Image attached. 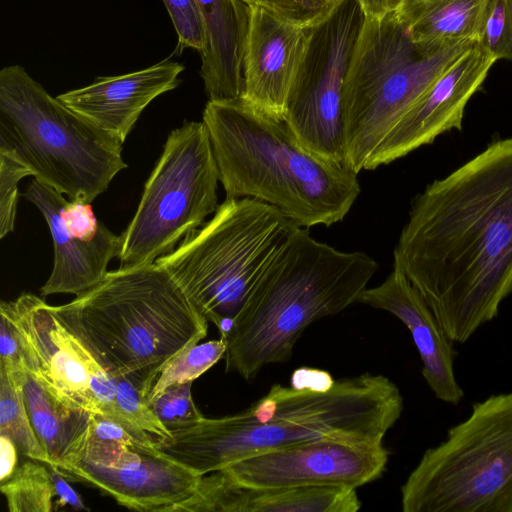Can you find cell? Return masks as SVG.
I'll return each mask as SVG.
<instances>
[{"instance_id":"6da1fadb","label":"cell","mask_w":512,"mask_h":512,"mask_svg":"<svg viewBox=\"0 0 512 512\" xmlns=\"http://www.w3.org/2000/svg\"><path fill=\"white\" fill-rule=\"evenodd\" d=\"M393 257L453 342L498 316L512 294V137L414 197Z\"/></svg>"},{"instance_id":"7a4b0ae2","label":"cell","mask_w":512,"mask_h":512,"mask_svg":"<svg viewBox=\"0 0 512 512\" xmlns=\"http://www.w3.org/2000/svg\"><path fill=\"white\" fill-rule=\"evenodd\" d=\"M403 408L397 385L380 374L343 378L327 391L275 384L240 413L204 417L155 443L167 457L205 475L256 454L314 441L383 443Z\"/></svg>"},{"instance_id":"3957f363","label":"cell","mask_w":512,"mask_h":512,"mask_svg":"<svg viewBox=\"0 0 512 512\" xmlns=\"http://www.w3.org/2000/svg\"><path fill=\"white\" fill-rule=\"evenodd\" d=\"M202 122L226 197L260 200L310 228L342 221L360 194L358 174L306 149L285 119L234 99L208 100Z\"/></svg>"},{"instance_id":"277c9868","label":"cell","mask_w":512,"mask_h":512,"mask_svg":"<svg viewBox=\"0 0 512 512\" xmlns=\"http://www.w3.org/2000/svg\"><path fill=\"white\" fill-rule=\"evenodd\" d=\"M51 309L106 372L128 379L146 399L164 365L208 329L155 263L108 271L74 300Z\"/></svg>"},{"instance_id":"5b68a950","label":"cell","mask_w":512,"mask_h":512,"mask_svg":"<svg viewBox=\"0 0 512 512\" xmlns=\"http://www.w3.org/2000/svg\"><path fill=\"white\" fill-rule=\"evenodd\" d=\"M377 269L366 253L339 251L300 227L233 319L226 371L251 380L264 366L288 361L303 331L358 303Z\"/></svg>"},{"instance_id":"8992f818","label":"cell","mask_w":512,"mask_h":512,"mask_svg":"<svg viewBox=\"0 0 512 512\" xmlns=\"http://www.w3.org/2000/svg\"><path fill=\"white\" fill-rule=\"evenodd\" d=\"M299 228L260 200L226 197L210 220L155 264L225 339L252 289Z\"/></svg>"},{"instance_id":"52a82bcc","label":"cell","mask_w":512,"mask_h":512,"mask_svg":"<svg viewBox=\"0 0 512 512\" xmlns=\"http://www.w3.org/2000/svg\"><path fill=\"white\" fill-rule=\"evenodd\" d=\"M0 152L36 180L86 203L127 168L119 140L52 97L20 65L0 71Z\"/></svg>"},{"instance_id":"ba28073f","label":"cell","mask_w":512,"mask_h":512,"mask_svg":"<svg viewBox=\"0 0 512 512\" xmlns=\"http://www.w3.org/2000/svg\"><path fill=\"white\" fill-rule=\"evenodd\" d=\"M475 43L439 51L416 44L397 12L365 17L342 95L345 162L357 174L434 80Z\"/></svg>"},{"instance_id":"9c48e42d","label":"cell","mask_w":512,"mask_h":512,"mask_svg":"<svg viewBox=\"0 0 512 512\" xmlns=\"http://www.w3.org/2000/svg\"><path fill=\"white\" fill-rule=\"evenodd\" d=\"M404 512H512V392L475 402L401 487Z\"/></svg>"},{"instance_id":"30bf717a","label":"cell","mask_w":512,"mask_h":512,"mask_svg":"<svg viewBox=\"0 0 512 512\" xmlns=\"http://www.w3.org/2000/svg\"><path fill=\"white\" fill-rule=\"evenodd\" d=\"M219 170L203 122L172 130L122 232L120 266L149 265L171 253L218 204Z\"/></svg>"},{"instance_id":"8fae6325","label":"cell","mask_w":512,"mask_h":512,"mask_svg":"<svg viewBox=\"0 0 512 512\" xmlns=\"http://www.w3.org/2000/svg\"><path fill=\"white\" fill-rule=\"evenodd\" d=\"M60 472L128 509L149 512H176L202 476L163 454L155 438L144 440L100 414L91 415L85 438Z\"/></svg>"},{"instance_id":"7c38bea8","label":"cell","mask_w":512,"mask_h":512,"mask_svg":"<svg viewBox=\"0 0 512 512\" xmlns=\"http://www.w3.org/2000/svg\"><path fill=\"white\" fill-rule=\"evenodd\" d=\"M364 22L358 1L342 0L325 21L311 28L284 116L306 149L343 165V87Z\"/></svg>"},{"instance_id":"4fadbf2b","label":"cell","mask_w":512,"mask_h":512,"mask_svg":"<svg viewBox=\"0 0 512 512\" xmlns=\"http://www.w3.org/2000/svg\"><path fill=\"white\" fill-rule=\"evenodd\" d=\"M388 460L383 443L320 440L256 454L223 469L249 486L356 489L378 479Z\"/></svg>"},{"instance_id":"5bb4252c","label":"cell","mask_w":512,"mask_h":512,"mask_svg":"<svg viewBox=\"0 0 512 512\" xmlns=\"http://www.w3.org/2000/svg\"><path fill=\"white\" fill-rule=\"evenodd\" d=\"M43 215L53 240L54 263L41 295H79L98 284L117 257L121 236L100 222L90 203L67 201L51 186L34 179L21 194Z\"/></svg>"},{"instance_id":"9a60e30c","label":"cell","mask_w":512,"mask_h":512,"mask_svg":"<svg viewBox=\"0 0 512 512\" xmlns=\"http://www.w3.org/2000/svg\"><path fill=\"white\" fill-rule=\"evenodd\" d=\"M1 304L21 332L26 369L39 376L70 407L101 415L92 384L104 369L59 321L51 306L31 293Z\"/></svg>"},{"instance_id":"2e32d148","label":"cell","mask_w":512,"mask_h":512,"mask_svg":"<svg viewBox=\"0 0 512 512\" xmlns=\"http://www.w3.org/2000/svg\"><path fill=\"white\" fill-rule=\"evenodd\" d=\"M497 60L478 42L427 88L372 154L366 170L389 164L450 130H462L466 105Z\"/></svg>"},{"instance_id":"e0dca14e","label":"cell","mask_w":512,"mask_h":512,"mask_svg":"<svg viewBox=\"0 0 512 512\" xmlns=\"http://www.w3.org/2000/svg\"><path fill=\"white\" fill-rule=\"evenodd\" d=\"M250 7L241 100L267 115L284 119L287 99L305 56L311 28Z\"/></svg>"},{"instance_id":"ac0fdd59","label":"cell","mask_w":512,"mask_h":512,"mask_svg":"<svg viewBox=\"0 0 512 512\" xmlns=\"http://www.w3.org/2000/svg\"><path fill=\"white\" fill-rule=\"evenodd\" d=\"M358 303L385 310L409 330L422 361V375L443 402L457 405L464 392L457 382L454 343L443 331L426 301L400 271L393 269L378 286L366 288Z\"/></svg>"},{"instance_id":"d6986e66","label":"cell","mask_w":512,"mask_h":512,"mask_svg":"<svg viewBox=\"0 0 512 512\" xmlns=\"http://www.w3.org/2000/svg\"><path fill=\"white\" fill-rule=\"evenodd\" d=\"M184 69L178 62L164 60L131 73L98 77L57 98L123 144L148 104L179 86Z\"/></svg>"},{"instance_id":"ffe728a7","label":"cell","mask_w":512,"mask_h":512,"mask_svg":"<svg viewBox=\"0 0 512 512\" xmlns=\"http://www.w3.org/2000/svg\"><path fill=\"white\" fill-rule=\"evenodd\" d=\"M361 505L356 489L249 486L220 469L202 475L176 512H356Z\"/></svg>"},{"instance_id":"44dd1931","label":"cell","mask_w":512,"mask_h":512,"mask_svg":"<svg viewBox=\"0 0 512 512\" xmlns=\"http://www.w3.org/2000/svg\"><path fill=\"white\" fill-rule=\"evenodd\" d=\"M203 29L200 75L208 100L240 99L250 7L241 0H193Z\"/></svg>"},{"instance_id":"7402d4cb","label":"cell","mask_w":512,"mask_h":512,"mask_svg":"<svg viewBox=\"0 0 512 512\" xmlns=\"http://www.w3.org/2000/svg\"><path fill=\"white\" fill-rule=\"evenodd\" d=\"M487 0H404L398 17L411 39L439 51L480 39Z\"/></svg>"},{"instance_id":"603a6c76","label":"cell","mask_w":512,"mask_h":512,"mask_svg":"<svg viewBox=\"0 0 512 512\" xmlns=\"http://www.w3.org/2000/svg\"><path fill=\"white\" fill-rule=\"evenodd\" d=\"M23 395L35 433L51 460L50 466L60 470L85 438L94 413L70 407L27 369Z\"/></svg>"},{"instance_id":"cb8c5ba5","label":"cell","mask_w":512,"mask_h":512,"mask_svg":"<svg viewBox=\"0 0 512 512\" xmlns=\"http://www.w3.org/2000/svg\"><path fill=\"white\" fill-rule=\"evenodd\" d=\"M25 370L14 373L0 366V434L10 437L23 456L51 465L25 405Z\"/></svg>"},{"instance_id":"d4e9b609","label":"cell","mask_w":512,"mask_h":512,"mask_svg":"<svg viewBox=\"0 0 512 512\" xmlns=\"http://www.w3.org/2000/svg\"><path fill=\"white\" fill-rule=\"evenodd\" d=\"M10 512H50L55 488L48 466L30 459L0 484Z\"/></svg>"},{"instance_id":"484cf974","label":"cell","mask_w":512,"mask_h":512,"mask_svg":"<svg viewBox=\"0 0 512 512\" xmlns=\"http://www.w3.org/2000/svg\"><path fill=\"white\" fill-rule=\"evenodd\" d=\"M226 348V341L220 338L197 343L180 351L161 369L148 394L147 401L170 386L193 382L225 355Z\"/></svg>"},{"instance_id":"4316f807","label":"cell","mask_w":512,"mask_h":512,"mask_svg":"<svg viewBox=\"0 0 512 512\" xmlns=\"http://www.w3.org/2000/svg\"><path fill=\"white\" fill-rule=\"evenodd\" d=\"M191 388L192 382L173 385L148 401L171 434L190 428L204 418L193 401Z\"/></svg>"},{"instance_id":"83f0119b","label":"cell","mask_w":512,"mask_h":512,"mask_svg":"<svg viewBox=\"0 0 512 512\" xmlns=\"http://www.w3.org/2000/svg\"><path fill=\"white\" fill-rule=\"evenodd\" d=\"M478 43L496 60H512V0H487Z\"/></svg>"},{"instance_id":"f1b7e54d","label":"cell","mask_w":512,"mask_h":512,"mask_svg":"<svg viewBox=\"0 0 512 512\" xmlns=\"http://www.w3.org/2000/svg\"><path fill=\"white\" fill-rule=\"evenodd\" d=\"M263 8L302 28H313L325 21L342 0H241Z\"/></svg>"},{"instance_id":"f546056e","label":"cell","mask_w":512,"mask_h":512,"mask_svg":"<svg viewBox=\"0 0 512 512\" xmlns=\"http://www.w3.org/2000/svg\"><path fill=\"white\" fill-rule=\"evenodd\" d=\"M30 170L12 156L0 152V237L14 230L18 183Z\"/></svg>"},{"instance_id":"4dcf8cb0","label":"cell","mask_w":512,"mask_h":512,"mask_svg":"<svg viewBox=\"0 0 512 512\" xmlns=\"http://www.w3.org/2000/svg\"><path fill=\"white\" fill-rule=\"evenodd\" d=\"M177 33V49L203 47V29L193 0H162Z\"/></svg>"},{"instance_id":"1f68e13d","label":"cell","mask_w":512,"mask_h":512,"mask_svg":"<svg viewBox=\"0 0 512 512\" xmlns=\"http://www.w3.org/2000/svg\"><path fill=\"white\" fill-rule=\"evenodd\" d=\"M0 366L10 372H20L26 369V347L21 332L13 317L0 305Z\"/></svg>"},{"instance_id":"d6a6232c","label":"cell","mask_w":512,"mask_h":512,"mask_svg":"<svg viewBox=\"0 0 512 512\" xmlns=\"http://www.w3.org/2000/svg\"><path fill=\"white\" fill-rule=\"evenodd\" d=\"M290 384V386L295 389L327 391L333 387L335 380L330 373L325 370L300 367L293 371Z\"/></svg>"},{"instance_id":"836d02e7","label":"cell","mask_w":512,"mask_h":512,"mask_svg":"<svg viewBox=\"0 0 512 512\" xmlns=\"http://www.w3.org/2000/svg\"><path fill=\"white\" fill-rule=\"evenodd\" d=\"M51 474V478L55 488V496L58 497L56 504L61 506H70L76 510H88L84 505L80 496L76 491L68 484L66 478L54 466L47 465Z\"/></svg>"},{"instance_id":"e575fe53","label":"cell","mask_w":512,"mask_h":512,"mask_svg":"<svg viewBox=\"0 0 512 512\" xmlns=\"http://www.w3.org/2000/svg\"><path fill=\"white\" fill-rule=\"evenodd\" d=\"M1 470L0 483L12 476L18 467V447L14 441L5 434H0Z\"/></svg>"},{"instance_id":"d590c367","label":"cell","mask_w":512,"mask_h":512,"mask_svg":"<svg viewBox=\"0 0 512 512\" xmlns=\"http://www.w3.org/2000/svg\"><path fill=\"white\" fill-rule=\"evenodd\" d=\"M365 17L382 18L397 12L404 0H357Z\"/></svg>"}]
</instances>
